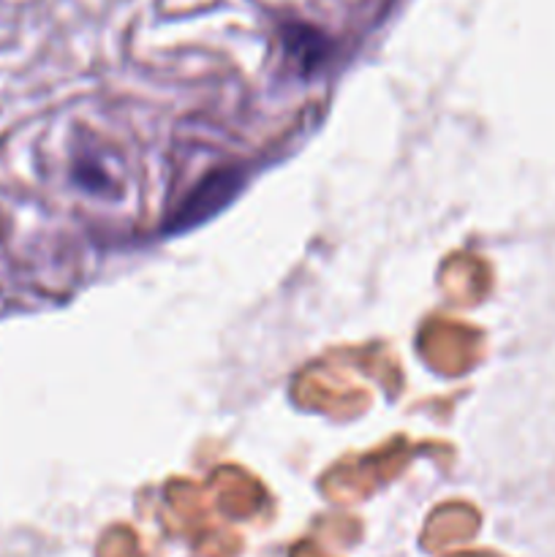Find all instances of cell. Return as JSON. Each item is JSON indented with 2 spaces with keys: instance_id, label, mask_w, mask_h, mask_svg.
Masks as SVG:
<instances>
[{
  "instance_id": "obj_1",
  "label": "cell",
  "mask_w": 555,
  "mask_h": 557,
  "mask_svg": "<svg viewBox=\"0 0 555 557\" xmlns=\"http://www.w3.org/2000/svg\"><path fill=\"white\" fill-rule=\"evenodd\" d=\"M239 188V177L237 172H218L207 180L205 185L194 190V196L188 199V205L180 210L177 221H174V228H185V226H196L201 218L212 215L218 207L226 205Z\"/></svg>"
}]
</instances>
